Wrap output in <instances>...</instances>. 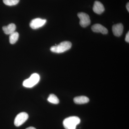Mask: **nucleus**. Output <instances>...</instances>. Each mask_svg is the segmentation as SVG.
Listing matches in <instances>:
<instances>
[{
    "mask_svg": "<svg viewBox=\"0 0 129 129\" xmlns=\"http://www.w3.org/2000/svg\"><path fill=\"white\" fill-rule=\"evenodd\" d=\"M80 119L76 116H72L66 118L63 122L66 129H76V126L80 123Z\"/></svg>",
    "mask_w": 129,
    "mask_h": 129,
    "instance_id": "obj_1",
    "label": "nucleus"
},
{
    "mask_svg": "<svg viewBox=\"0 0 129 129\" xmlns=\"http://www.w3.org/2000/svg\"><path fill=\"white\" fill-rule=\"evenodd\" d=\"M72 44L69 41H63L59 45L51 47L50 50L52 52L56 53H61L68 50L71 48Z\"/></svg>",
    "mask_w": 129,
    "mask_h": 129,
    "instance_id": "obj_2",
    "label": "nucleus"
},
{
    "mask_svg": "<svg viewBox=\"0 0 129 129\" xmlns=\"http://www.w3.org/2000/svg\"><path fill=\"white\" fill-rule=\"evenodd\" d=\"M40 80V76L38 74H33L28 79L24 81L23 85L26 88H32L39 83Z\"/></svg>",
    "mask_w": 129,
    "mask_h": 129,
    "instance_id": "obj_3",
    "label": "nucleus"
},
{
    "mask_svg": "<svg viewBox=\"0 0 129 129\" xmlns=\"http://www.w3.org/2000/svg\"><path fill=\"white\" fill-rule=\"evenodd\" d=\"M78 16L80 19L79 23L81 27L85 28L90 25L91 21L88 14L84 12L79 13Z\"/></svg>",
    "mask_w": 129,
    "mask_h": 129,
    "instance_id": "obj_4",
    "label": "nucleus"
},
{
    "mask_svg": "<svg viewBox=\"0 0 129 129\" xmlns=\"http://www.w3.org/2000/svg\"><path fill=\"white\" fill-rule=\"evenodd\" d=\"M28 118V114L24 112L20 113L16 116L14 121V124L16 127H19L23 124Z\"/></svg>",
    "mask_w": 129,
    "mask_h": 129,
    "instance_id": "obj_5",
    "label": "nucleus"
},
{
    "mask_svg": "<svg viewBox=\"0 0 129 129\" xmlns=\"http://www.w3.org/2000/svg\"><path fill=\"white\" fill-rule=\"evenodd\" d=\"M46 22V19L40 18H35L30 22V26L33 29H37L44 26Z\"/></svg>",
    "mask_w": 129,
    "mask_h": 129,
    "instance_id": "obj_6",
    "label": "nucleus"
},
{
    "mask_svg": "<svg viewBox=\"0 0 129 129\" xmlns=\"http://www.w3.org/2000/svg\"><path fill=\"white\" fill-rule=\"evenodd\" d=\"M124 27L122 23H118L113 25L112 31L113 34L115 36L119 37L123 33Z\"/></svg>",
    "mask_w": 129,
    "mask_h": 129,
    "instance_id": "obj_7",
    "label": "nucleus"
},
{
    "mask_svg": "<svg viewBox=\"0 0 129 129\" xmlns=\"http://www.w3.org/2000/svg\"><path fill=\"white\" fill-rule=\"evenodd\" d=\"M91 29L94 32L101 33L103 34H107L108 33V29L103 25L99 24H96L92 25Z\"/></svg>",
    "mask_w": 129,
    "mask_h": 129,
    "instance_id": "obj_8",
    "label": "nucleus"
},
{
    "mask_svg": "<svg viewBox=\"0 0 129 129\" xmlns=\"http://www.w3.org/2000/svg\"><path fill=\"white\" fill-rule=\"evenodd\" d=\"M105 10L104 6L98 1H96L94 3L93 7V11L95 13L101 14L104 12Z\"/></svg>",
    "mask_w": 129,
    "mask_h": 129,
    "instance_id": "obj_9",
    "label": "nucleus"
},
{
    "mask_svg": "<svg viewBox=\"0 0 129 129\" xmlns=\"http://www.w3.org/2000/svg\"><path fill=\"white\" fill-rule=\"evenodd\" d=\"M16 28V25L14 24L11 23L7 26H3V30L6 34L10 35L15 32Z\"/></svg>",
    "mask_w": 129,
    "mask_h": 129,
    "instance_id": "obj_10",
    "label": "nucleus"
},
{
    "mask_svg": "<svg viewBox=\"0 0 129 129\" xmlns=\"http://www.w3.org/2000/svg\"><path fill=\"white\" fill-rule=\"evenodd\" d=\"M74 101L76 104H84L87 103L89 101V99L87 97L84 96H81L75 98Z\"/></svg>",
    "mask_w": 129,
    "mask_h": 129,
    "instance_id": "obj_11",
    "label": "nucleus"
},
{
    "mask_svg": "<svg viewBox=\"0 0 129 129\" xmlns=\"http://www.w3.org/2000/svg\"><path fill=\"white\" fill-rule=\"evenodd\" d=\"M19 36V34L17 32H14L10 35L9 39L10 44H14L16 43L18 39Z\"/></svg>",
    "mask_w": 129,
    "mask_h": 129,
    "instance_id": "obj_12",
    "label": "nucleus"
},
{
    "mask_svg": "<svg viewBox=\"0 0 129 129\" xmlns=\"http://www.w3.org/2000/svg\"><path fill=\"white\" fill-rule=\"evenodd\" d=\"M47 101L53 104H58L59 103V100L56 96L54 94H51L47 98Z\"/></svg>",
    "mask_w": 129,
    "mask_h": 129,
    "instance_id": "obj_13",
    "label": "nucleus"
},
{
    "mask_svg": "<svg viewBox=\"0 0 129 129\" xmlns=\"http://www.w3.org/2000/svg\"><path fill=\"white\" fill-rule=\"evenodd\" d=\"M19 1V0H3V3L5 5L8 6H14L17 5Z\"/></svg>",
    "mask_w": 129,
    "mask_h": 129,
    "instance_id": "obj_14",
    "label": "nucleus"
},
{
    "mask_svg": "<svg viewBox=\"0 0 129 129\" xmlns=\"http://www.w3.org/2000/svg\"><path fill=\"white\" fill-rule=\"evenodd\" d=\"M125 41L126 42L129 43V32H128L125 36Z\"/></svg>",
    "mask_w": 129,
    "mask_h": 129,
    "instance_id": "obj_15",
    "label": "nucleus"
},
{
    "mask_svg": "<svg viewBox=\"0 0 129 129\" xmlns=\"http://www.w3.org/2000/svg\"><path fill=\"white\" fill-rule=\"evenodd\" d=\"M126 8H127V11H128V12H129V2H128V3H127V5H126Z\"/></svg>",
    "mask_w": 129,
    "mask_h": 129,
    "instance_id": "obj_16",
    "label": "nucleus"
},
{
    "mask_svg": "<svg viewBox=\"0 0 129 129\" xmlns=\"http://www.w3.org/2000/svg\"><path fill=\"white\" fill-rule=\"evenodd\" d=\"M25 129H36L35 128H34V127H28V128H27Z\"/></svg>",
    "mask_w": 129,
    "mask_h": 129,
    "instance_id": "obj_17",
    "label": "nucleus"
}]
</instances>
